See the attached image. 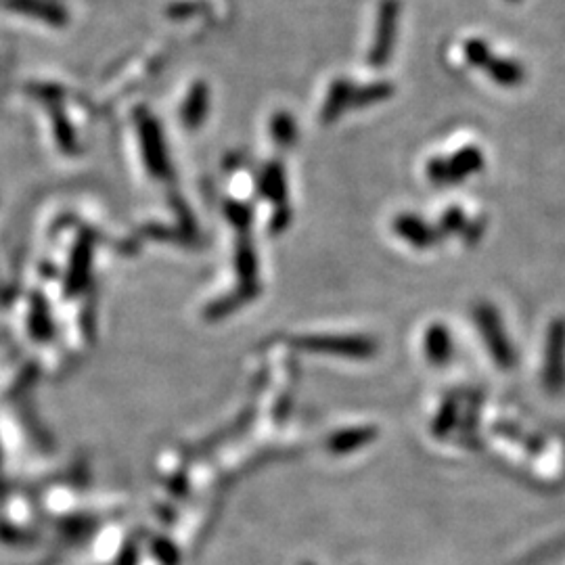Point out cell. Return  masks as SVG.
I'll use <instances>...</instances> for the list:
<instances>
[{
  "label": "cell",
  "instance_id": "1",
  "mask_svg": "<svg viewBox=\"0 0 565 565\" xmlns=\"http://www.w3.org/2000/svg\"><path fill=\"white\" fill-rule=\"evenodd\" d=\"M398 11H400L398 0H383L379 7L375 42L369 53V63L373 67H383L392 57L396 30H398Z\"/></svg>",
  "mask_w": 565,
  "mask_h": 565
},
{
  "label": "cell",
  "instance_id": "8",
  "mask_svg": "<svg viewBox=\"0 0 565 565\" xmlns=\"http://www.w3.org/2000/svg\"><path fill=\"white\" fill-rule=\"evenodd\" d=\"M270 134H273V139L279 147H291L298 139V128L289 113L279 111L273 122H270Z\"/></svg>",
  "mask_w": 565,
  "mask_h": 565
},
{
  "label": "cell",
  "instance_id": "10",
  "mask_svg": "<svg viewBox=\"0 0 565 565\" xmlns=\"http://www.w3.org/2000/svg\"><path fill=\"white\" fill-rule=\"evenodd\" d=\"M237 268H239V273L243 275L245 281H254V275H256V270H258V262H256V256L252 252V247H241L239 250V256H237Z\"/></svg>",
  "mask_w": 565,
  "mask_h": 565
},
{
  "label": "cell",
  "instance_id": "7",
  "mask_svg": "<svg viewBox=\"0 0 565 565\" xmlns=\"http://www.w3.org/2000/svg\"><path fill=\"white\" fill-rule=\"evenodd\" d=\"M260 189L262 193L268 197V199H273V201H283L285 199V174L281 170L279 164H270L264 174H262V180H260Z\"/></svg>",
  "mask_w": 565,
  "mask_h": 565
},
{
  "label": "cell",
  "instance_id": "4",
  "mask_svg": "<svg viewBox=\"0 0 565 565\" xmlns=\"http://www.w3.org/2000/svg\"><path fill=\"white\" fill-rule=\"evenodd\" d=\"M208 107H210L208 84L195 82L183 103V111H180V116H183V124L187 128H199L201 122L208 116Z\"/></svg>",
  "mask_w": 565,
  "mask_h": 565
},
{
  "label": "cell",
  "instance_id": "3",
  "mask_svg": "<svg viewBox=\"0 0 565 565\" xmlns=\"http://www.w3.org/2000/svg\"><path fill=\"white\" fill-rule=\"evenodd\" d=\"M139 130H141V141H143V155H145V162L149 170L157 176L168 174V155H166V145H164L160 124L143 116Z\"/></svg>",
  "mask_w": 565,
  "mask_h": 565
},
{
  "label": "cell",
  "instance_id": "9",
  "mask_svg": "<svg viewBox=\"0 0 565 565\" xmlns=\"http://www.w3.org/2000/svg\"><path fill=\"white\" fill-rule=\"evenodd\" d=\"M390 95H392V86L390 84L375 82V84H369V86H363V88L354 90L350 103L356 105V107H365V105L377 103L381 99H388Z\"/></svg>",
  "mask_w": 565,
  "mask_h": 565
},
{
  "label": "cell",
  "instance_id": "11",
  "mask_svg": "<svg viewBox=\"0 0 565 565\" xmlns=\"http://www.w3.org/2000/svg\"><path fill=\"white\" fill-rule=\"evenodd\" d=\"M467 57L473 63H484L488 59V51L480 40H471V42H467Z\"/></svg>",
  "mask_w": 565,
  "mask_h": 565
},
{
  "label": "cell",
  "instance_id": "5",
  "mask_svg": "<svg viewBox=\"0 0 565 565\" xmlns=\"http://www.w3.org/2000/svg\"><path fill=\"white\" fill-rule=\"evenodd\" d=\"M352 93H354V88L348 80L344 78H339L331 84V90H329V97L323 105V113H321V120L323 122H333L339 113H342L346 109V105H350V99H352Z\"/></svg>",
  "mask_w": 565,
  "mask_h": 565
},
{
  "label": "cell",
  "instance_id": "6",
  "mask_svg": "<svg viewBox=\"0 0 565 565\" xmlns=\"http://www.w3.org/2000/svg\"><path fill=\"white\" fill-rule=\"evenodd\" d=\"M375 438V429L371 427H356V429H346V432H339L329 440V448L333 452H350L360 446L369 444Z\"/></svg>",
  "mask_w": 565,
  "mask_h": 565
},
{
  "label": "cell",
  "instance_id": "12",
  "mask_svg": "<svg viewBox=\"0 0 565 565\" xmlns=\"http://www.w3.org/2000/svg\"><path fill=\"white\" fill-rule=\"evenodd\" d=\"M229 218H231L237 226H247V222H250L252 214H250V210H247L245 206H235V203H231V206H229Z\"/></svg>",
  "mask_w": 565,
  "mask_h": 565
},
{
  "label": "cell",
  "instance_id": "2",
  "mask_svg": "<svg viewBox=\"0 0 565 565\" xmlns=\"http://www.w3.org/2000/svg\"><path fill=\"white\" fill-rule=\"evenodd\" d=\"M302 346L312 352H327V354H342L365 358L373 354V344L363 337H306L302 339Z\"/></svg>",
  "mask_w": 565,
  "mask_h": 565
}]
</instances>
